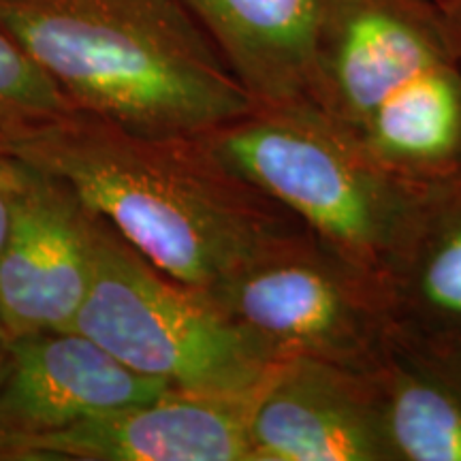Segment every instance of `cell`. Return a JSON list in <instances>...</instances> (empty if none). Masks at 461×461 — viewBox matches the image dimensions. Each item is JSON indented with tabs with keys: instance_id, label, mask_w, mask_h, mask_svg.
Returning <instances> with one entry per match:
<instances>
[{
	"instance_id": "18",
	"label": "cell",
	"mask_w": 461,
	"mask_h": 461,
	"mask_svg": "<svg viewBox=\"0 0 461 461\" xmlns=\"http://www.w3.org/2000/svg\"><path fill=\"white\" fill-rule=\"evenodd\" d=\"M429 3H434L445 15L455 14V11L461 9V0H429Z\"/></svg>"
},
{
	"instance_id": "17",
	"label": "cell",
	"mask_w": 461,
	"mask_h": 461,
	"mask_svg": "<svg viewBox=\"0 0 461 461\" xmlns=\"http://www.w3.org/2000/svg\"><path fill=\"white\" fill-rule=\"evenodd\" d=\"M447 20H448V28H451L455 54H457V60L461 65V9L455 11V14H448Z\"/></svg>"
},
{
	"instance_id": "12",
	"label": "cell",
	"mask_w": 461,
	"mask_h": 461,
	"mask_svg": "<svg viewBox=\"0 0 461 461\" xmlns=\"http://www.w3.org/2000/svg\"><path fill=\"white\" fill-rule=\"evenodd\" d=\"M255 105L308 96L325 0H180Z\"/></svg>"
},
{
	"instance_id": "10",
	"label": "cell",
	"mask_w": 461,
	"mask_h": 461,
	"mask_svg": "<svg viewBox=\"0 0 461 461\" xmlns=\"http://www.w3.org/2000/svg\"><path fill=\"white\" fill-rule=\"evenodd\" d=\"M169 389L73 327L17 336L14 361L0 383V448L95 414L157 400Z\"/></svg>"
},
{
	"instance_id": "6",
	"label": "cell",
	"mask_w": 461,
	"mask_h": 461,
	"mask_svg": "<svg viewBox=\"0 0 461 461\" xmlns=\"http://www.w3.org/2000/svg\"><path fill=\"white\" fill-rule=\"evenodd\" d=\"M203 293L272 363L316 359L370 374L391 331L378 280L312 235Z\"/></svg>"
},
{
	"instance_id": "8",
	"label": "cell",
	"mask_w": 461,
	"mask_h": 461,
	"mask_svg": "<svg viewBox=\"0 0 461 461\" xmlns=\"http://www.w3.org/2000/svg\"><path fill=\"white\" fill-rule=\"evenodd\" d=\"M248 395L169 389L67 428L7 442L0 461H250Z\"/></svg>"
},
{
	"instance_id": "4",
	"label": "cell",
	"mask_w": 461,
	"mask_h": 461,
	"mask_svg": "<svg viewBox=\"0 0 461 461\" xmlns=\"http://www.w3.org/2000/svg\"><path fill=\"white\" fill-rule=\"evenodd\" d=\"M203 137L314 240L380 280L423 182L380 165L308 96L255 105Z\"/></svg>"
},
{
	"instance_id": "1",
	"label": "cell",
	"mask_w": 461,
	"mask_h": 461,
	"mask_svg": "<svg viewBox=\"0 0 461 461\" xmlns=\"http://www.w3.org/2000/svg\"><path fill=\"white\" fill-rule=\"evenodd\" d=\"M9 143L68 184L160 272L199 291L312 235L203 135H137L71 112L9 131Z\"/></svg>"
},
{
	"instance_id": "15",
	"label": "cell",
	"mask_w": 461,
	"mask_h": 461,
	"mask_svg": "<svg viewBox=\"0 0 461 461\" xmlns=\"http://www.w3.org/2000/svg\"><path fill=\"white\" fill-rule=\"evenodd\" d=\"M26 173L28 163L14 152L9 143V131L0 126V248H3L11 221H14Z\"/></svg>"
},
{
	"instance_id": "13",
	"label": "cell",
	"mask_w": 461,
	"mask_h": 461,
	"mask_svg": "<svg viewBox=\"0 0 461 461\" xmlns=\"http://www.w3.org/2000/svg\"><path fill=\"white\" fill-rule=\"evenodd\" d=\"M393 461H461V363L391 327L367 374Z\"/></svg>"
},
{
	"instance_id": "16",
	"label": "cell",
	"mask_w": 461,
	"mask_h": 461,
	"mask_svg": "<svg viewBox=\"0 0 461 461\" xmlns=\"http://www.w3.org/2000/svg\"><path fill=\"white\" fill-rule=\"evenodd\" d=\"M14 346H15V336L14 331L9 330L7 319H5L3 308H0V383H3L5 376H7L11 361H14Z\"/></svg>"
},
{
	"instance_id": "5",
	"label": "cell",
	"mask_w": 461,
	"mask_h": 461,
	"mask_svg": "<svg viewBox=\"0 0 461 461\" xmlns=\"http://www.w3.org/2000/svg\"><path fill=\"white\" fill-rule=\"evenodd\" d=\"M73 330L190 393L248 395L274 366L203 291L160 272L103 218L92 286Z\"/></svg>"
},
{
	"instance_id": "2",
	"label": "cell",
	"mask_w": 461,
	"mask_h": 461,
	"mask_svg": "<svg viewBox=\"0 0 461 461\" xmlns=\"http://www.w3.org/2000/svg\"><path fill=\"white\" fill-rule=\"evenodd\" d=\"M75 112L148 137L207 135L255 101L180 0H0Z\"/></svg>"
},
{
	"instance_id": "14",
	"label": "cell",
	"mask_w": 461,
	"mask_h": 461,
	"mask_svg": "<svg viewBox=\"0 0 461 461\" xmlns=\"http://www.w3.org/2000/svg\"><path fill=\"white\" fill-rule=\"evenodd\" d=\"M75 112L41 68L0 31V126L20 131Z\"/></svg>"
},
{
	"instance_id": "7",
	"label": "cell",
	"mask_w": 461,
	"mask_h": 461,
	"mask_svg": "<svg viewBox=\"0 0 461 461\" xmlns=\"http://www.w3.org/2000/svg\"><path fill=\"white\" fill-rule=\"evenodd\" d=\"M99 221L68 184L28 165L0 248V308L15 338L71 330L92 286Z\"/></svg>"
},
{
	"instance_id": "11",
	"label": "cell",
	"mask_w": 461,
	"mask_h": 461,
	"mask_svg": "<svg viewBox=\"0 0 461 461\" xmlns=\"http://www.w3.org/2000/svg\"><path fill=\"white\" fill-rule=\"evenodd\" d=\"M378 285L397 333L461 363V167L423 182Z\"/></svg>"
},
{
	"instance_id": "9",
	"label": "cell",
	"mask_w": 461,
	"mask_h": 461,
	"mask_svg": "<svg viewBox=\"0 0 461 461\" xmlns=\"http://www.w3.org/2000/svg\"><path fill=\"white\" fill-rule=\"evenodd\" d=\"M248 440L250 461H393L370 376L316 359L269 367Z\"/></svg>"
},
{
	"instance_id": "3",
	"label": "cell",
	"mask_w": 461,
	"mask_h": 461,
	"mask_svg": "<svg viewBox=\"0 0 461 461\" xmlns=\"http://www.w3.org/2000/svg\"><path fill=\"white\" fill-rule=\"evenodd\" d=\"M308 99L397 176L461 167V65L429 0H325Z\"/></svg>"
}]
</instances>
